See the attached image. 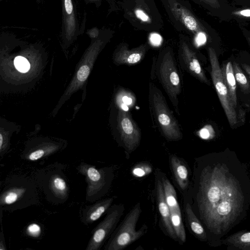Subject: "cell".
<instances>
[{
  "label": "cell",
  "instance_id": "30",
  "mask_svg": "<svg viewBox=\"0 0 250 250\" xmlns=\"http://www.w3.org/2000/svg\"><path fill=\"white\" fill-rule=\"evenodd\" d=\"M211 129V127L203 129L201 131V137L206 139L212 138L214 136V132L213 131H210Z\"/></svg>",
  "mask_w": 250,
  "mask_h": 250
},
{
  "label": "cell",
  "instance_id": "10",
  "mask_svg": "<svg viewBox=\"0 0 250 250\" xmlns=\"http://www.w3.org/2000/svg\"><path fill=\"white\" fill-rule=\"evenodd\" d=\"M123 205L110 207L104 219L93 229L86 250H98L114 230L124 213Z\"/></svg>",
  "mask_w": 250,
  "mask_h": 250
},
{
  "label": "cell",
  "instance_id": "17",
  "mask_svg": "<svg viewBox=\"0 0 250 250\" xmlns=\"http://www.w3.org/2000/svg\"><path fill=\"white\" fill-rule=\"evenodd\" d=\"M157 199L163 225L169 236L177 240L178 238L171 224L170 210L166 201L163 184L160 180H158L157 184Z\"/></svg>",
  "mask_w": 250,
  "mask_h": 250
},
{
  "label": "cell",
  "instance_id": "7",
  "mask_svg": "<svg viewBox=\"0 0 250 250\" xmlns=\"http://www.w3.org/2000/svg\"><path fill=\"white\" fill-rule=\"evenodd\" d=\"M156 74L177 112L181 83L172 49L168 46L160 53L156 63Z\"/></svg>",
  "mask_w": 250,
  "mask_h": 250
},
{
  "label": "cell",
  "instance_id": "29",
  "mask_svg": "<svg viewBox=\"0 0 250 250\" xmlns=\"http://www.w3.org/2000/svg\"><path fill=\"white\" fill-rule=\"evenodd\" d=\"M200 2L202 4L208 5L213 8H219L220 5L218 0H193Z\"/></svg>",
  "mask_w": 250,
  "mask_h": 250
},
{
  "label": "cell",
  "instance_id": "38",
  "mask_svg": "<svg viewBox=\"0 0 250 250\" xmlns=\"http://www.w3.org/2000/svg\"></svg>",
  "mask_w": 250,
  "mask_h": 250
},
{
  "label": "cell",
  "instance_id": "2",
  "mask_svg": "<svg viewBox=\"0 0 250 250\" xmlns=\"http://www.w3.org/2000/svg\"><path fill=\"white\" fill-rule=\"evenodd\" d=\"M174 27L182 34L191 36L199 44L206 42L207 30L184 0H160Z\"/></svg>",
  "mask_w": 250,
  "mask_h": 250
},
{
  "label": "cell",
  "instance_id": "9",
  "mask_svg": "<svg viewBox=\"0 0 250 250\" xmlns=\"http://www.w3.org/2000/svg\"><path fill=\"white\" fill-rule=\"evenodd\" d=\"M208 53L211 66L210 75L213 85L229 125L233 126L237 123V114L235 108L231 102L228 88L224 82L216 51L212 47H209Z\"/></svg>",
  "mask_w": 250,
  "mask_h": 250
},
{
  "label": "cell",
  "instance_id": "33",
  "mask_svg": "<svg viewBox=\"0 0 250 250\" xmlns=\"http://www.w3.org/2000/svg\"><path fill=\"white\" fill-rule=\"evenodd\" d=\"M102 0H84L86 4H94L97 8H98L100 6ZM105 0L110 2V0Z\"/></svg>",
  "mask_w": 250,
  "mask_h": 250
},
{
  "label": "cell",
  "instance_id": "14",
  "mask_svg": "<svg viewBox=\"0 0 250 250\" xmlns=\"http://www.w3.org/2000/svg\"><path fill=\"white\" fill-rule=\"evenodd\" d=\"M188 36L179 35L178 54L180 62L188 72L200 81L209 84L203 69L198 60L195 52L191 49Z\"/></svg>",
  "mask_w": 250,
  "mask_h": 250
},
{
  "label": "cell",
  "instance_id": "6",
  "mask_svg": "<svg viewBox=\"0 0 250 250\" xmlns=\"http://www.w3.org/2000/svg\"><path fill=\"white\" fill-rule=\"evenodd\" d=\"M150 106L154 119L163 134L167 139L175 141L182 138L180 126L160 90L149 83Z\"/></svg>",
  "mask_w": 250,
  "mask_h": 250
},
{
  "label": "cell",
  "instance_id": "34",
  "mask_svg": "<svg viewBox=\"0 0 250 250\" xmlns=\"http://www.w3.org/2000/svg\"><path fill=\"white\" fill-rule=\"evenodd\" d=\"M161 37L159 36V35H158L155 33H153L152 35H151L150 37V41L153 44H158V42H159L161 39H159V38H161Z\"/></svg>",
  "mask_w": 250,
  "mask_h": 250
},
{
  "label": "cell",
  "instance_id": "27",
  "mask_svg": "<svg viewBox=\"0 0 250 250\" xmlns=\"http://www.w3.org/2000/svg\"><path fill=\"white\" fill-rule=\"evenodd\" d=\"M14 62L16 69L21 72H26L30 69L29 62L23 57L20 56L16 57Z\"/></svg>",
  "mask_w": 250,
  "mask_h": 250
},
{
  "label": "cell",
  "instance_id": "5",
  "mask_svg": "<svg viewBox=\"0 0 250 250\" xmlns=\"http://www.w3.org/2000/svg\"><path fill=\"white\" fill-rule=\"evenodd\" d=\"M124 16L134 27L146 31H156L163 21L154 0H124Z\"/></svg>",
  "mask_w": 250,
  "mask_h": 250
},
{
  "label": "cell",
  "instance_id": "13",
  "mask_svg": "<svg viewBox=\"0 0 250 250\" xmlns=\"http://www.w3.org/2000/svg\"><path fill=\"white\" fill-rule=\"evenodd\" d=\"M117 128L126 149L129 152L139 145L141 134L136 123L126 110L119 109L117 117Z\"/></svg>",
  "mask_w": 250,
  "mask_h": 250
},
{
  "label": "cell",
  "instance_id": "22",
  "mask_svg": "<svg viewBox=\"0 0 250 250\" xmlns=\"http://www.w3.org/2000/svg\"><path fill=\"white\" fill-rule=\"evenodd\" d=\"M186 213L190 228L195 236L202 241L208 242L206 230L201 222L196 216L189 204L186 207Z\"/></svg>",
  "mask_w": 250,
  "mask_h": 250
},
{
  "label": "cell",
  "instance_id": "28",
  "mask_svg": "<svg viewBox=\"0 0 250 250\" xmlns=\"http://www.w3.org/2000/svg\"><path fill=\"white\" fill-rule=\"evenodd\" d=\"M26 234L33 238H38L41 234V226L35 223L29 224L26 229Z\"/></svg>",
  "mask_w": 250,
  "mask_h": 250
},
{
  "label": "cell",
  "instance_id": "19",
  "mask_svg": "<svg viewBox=\"0 0 250 250\" xmlns=\"http://www.w3.org/2000/svg\"><path fill=\"white\" fill-rule=\"evenodd\" d=\"M221 245L227 246V250H250V230H242L223 238Z\"/></svg>",
  "mask_w": 250,
  "mask_h": 250
},
{
  "label": "cell",
  "instance_id": "20",
  "mask_svg": "<svg viewBox=\"0 0 250 250\" xmlns=\"http://www.w3.org/2000/svg\"><path fill=\"white\" fill-rule=\"evenodd\" d=\"M221 69L231 102L233 106L236 108L237 106L236 82L232 62H228L221 68Z\"/></svg>",
  "mask_w": 250,
  "mask_h": 250
},
{
  "label": "cell",
  "instance_id": "23",
  "mask_svg": "<svg viewBox=\"0 0 250 250\" xmlns=\"http://www.w3.org/2000/svg\"><path fill=\"white\" fill-rule=\"evenodd\" d=\"M59 148V145L53 143L43 145L24 154L23 159L30 161H37L56 152Z\"/></svg>",
  "mask_w": 250,
  "mask_h": 250
},
{
  "label": "cell",
  "instance_id": "8",
  "mask_svg": "<svg viewBox=\"0 0 250 250\" xmlns=\"http://www.w3.org/2000/svg\"><path fill=\"white\" fill-rule=\"evenodd\" d=\"M142 212L140 203H137L126 214L119 228L108 241L104 249L121 250L141 237L146 231L144 225L139 230L136 229V224Z\"/></svg>",
  "mask_w": 250,
  "mask_h": 250
},
{
  "label": "cell",
  "instance_id": "1",
  "mask_svg": "<svg viewBox=\"0 0 250 250\" xmlns=\"http://www.w3.org/2000/svg\"><path fill=\"white\" fill-rule=\"evenodd\" d=\"M196 200L211 247L250 215V175L234 153L210 154L199 163Z\"/></svg>",
  "mask_w": 250,
  "mask_h": 250
},
{
  "label": "cell",
  "instance_id": "16",
  "mask_svg": "<svg viewBox=\"0 0 250 250\" xmlns=\"http://www.w3.org/2000/svg\"><path fill=\"white\" fill-rule=\"evenodd\" d=\"M149 49L147 42L130 49L126 43L118 45L113 54L114 62L117 65H133L140 62Z\"/></svg>",
  "mask_w": 250,
  "mask_h": 250
},
{
  "label": "cell",
  "instance_id": "18",
  "mask_svg": "<svg viewBox=\"0 0 250 250\" xmlns=\"http://www.w3.org/2000/svg\"><path fill=\"white\" fill-rule=\"evenodd\" d=\"M113 197L107 198L85 207L82 211V222L85 225L93 223L98 220L110 208Z\"/></svg>",
  "mask_w": 250,
  "mask_h": 250
},
{
  "label": "cell",
  "instance_id": "3",
  "mask_svg": "<svg viewBox=\"0 0 250 250\" xmlns=\"http://www.w3.org/2000/svg\"><path fill=\"white\" fill-rule=\"evenodd\" d=\"M112 33V32L109 30H101L99 36L91 40L89 46L78 64L72 81L53 110V116L56 115L64 102L85 83L98 55L111 38Z\"/></svg>",
  "mask_w": 250,
  "mask_h": 250
},
{
  "label": "cell",
  "instance_id": "15",
  "mask_svg": "<svg viewBox=\"0 0 250 250\" xmlns=\"http://www.w3.org/2000/svg\"><path fill=\"white\" fill-rule=\"evenodd\" d=\"M43 178L42 188L47 195H52L54 200L65 201L68 197V188L62 173L58 170H49Z\"/></svg>",
  "mask_w": 250,
  "mask_h": 250
},
{
  "label": "cell",
  "instance_id": "24",
  "mask_svg": "<svg viewBox=\"0 0 250 250\" xmlns=\"http://www.w3.org/2000/svg\"><path fill=\"white\" fill-rule=\"evenodd\" d=\"M162 184L166 201L169 208L170 212L181 213L176 191L173 186L167 178H164L163 179Z\"/></svg>",
  "mask_w": 250,
  "mask_h": 250
},
{
  "label": "cell",
  "instance_id": "32",
  "mask_svg": "<svg viewBox=\"0 0 250 250\" xmlns=\"http://www.w3.org/2000/svg\"><path fill=\"white\" fill-rule=\"evenodd\" d=\"M101 30L99 29L97 27H93L90 29H88L86 33L91 39L96 38L100 34Z\"/></svg>",
  "mask_w": 250,
  "mask_h": 250
},
{
  "label": "cell",
  "instance_id": "31",
  "mask_svg": "<svg viewBox=\"0 0 250 250\" xmlns=\"http://www.w3.org/2000/svg\"><path fill=\"white\" fill-rule=\"evenodd\" d=\"M232 14L236 16L249 18L250 17V8L233 11Z\"/></svg>",
  "mask_w": 250,
  "mask_h": 250
},
{
  "label": "cell",
  "instance_id": "4",
  "mask_svg": "<svg viewBox=\"0 0 250 250\" xmlns=\"http://www.w3.org/2000/svg\"><path fill=\"white\" fill-rule=\"evenodd\" d=\"M35 184L21 176L9 179L0 197L1 209H17L35 204L37 199Z\"/></svg>",
  "mask_w": 250,
  "mask_h": 250
},
{
  "label": "cell",
  "instance_id": "36",
  "mask_svg": "<svg viewBox=\"0 0 250 250\" xmlns=\"http://www.w3.org/2000/svg\"><path fill=\"white\" fill-rule=\"evenodd\" d=\"M44 0H36L37 3H40L42 2Z\"/></svg>",
  "mask_w": 250,
  "mask_h": 250
},
{
  "label": "cell",
  "instance_id": "11",
  "mask_svg": "<svg viewBox=\"0 0 250 250\" xmlns=\"http://www.w3.org/2000/svg\"><path fill=\"white\" fill-rule=\"evenodd\" d=\"M61 37L63 47L67 48L82 33L74 0H61Z\"/></svg>",
  "mask_w": 250,
  "mask_h": 250
},
{
  "label": "cell",
  "instance_id": "35",
  "mask_svg": "<svg viewBox=\"0 0 250 250\" xmlns=\"http://www.w3.org/2000/svg\"><path fill=\"white\" fill-rule=\"evenodd\" d=\"M242 66L250 79V65L242 63Z\"/></svg>",
  "mask_w": 250,
  "mask_h": 250
},
{
  "label": "cell",
  "instance_id": "21",
  "mask_svg": "<svg viewBox=\"0 0 250 250\" xmlns=\"http://www.w3.org/2000/svg\"><path fill=\"white\" fill-rule=\"evenodd\" d=\"M171 168L176 182L182 189L186 188L188 183V172L185 165L177 157H170Z\"/></svg>",
  "mask_w": 250,
  "mask_h": 250
},
{
  "label": "cell",
  "instance_id": "25",
  "mask_svg": "<svg viewBox=\"0 0 250 250\" xmlns=\"http://www.w3.org/2000/svg\"><path fill=\"white\" fill-rule=\"evenodd\" d=\"M170 212L171 224L178 239L181 242L184 243L186 240V235L182 222L181 213Z\"/></svg>",
  "mask_w": 250,
  "mask_h": 250
},
{
  "label": "cell",
  "instance_id": "12",
  "mask_svg": "<svg viewBox=\"0 0 250 250\" xmlns=\"http://www.w3.org/2000/svg\"><path fill=\"white\" fill-rule=\"evenodd\" d=\"M77 169L85 177L87 184L86 200L91 202L96 201L102 195L106 185L104 169H97L91 165L82 163Z\"/></svg>",
  "mask_w": 250,
  "mask_h": 250
},
{
  "label": "cell",
  "instance_id": "26",
  "mask_svg": "<svg viewBox=\"0 0 250 250\" xmlns=\"http://www.w3.org/2000/svg\"><path fill=\"white\" fill-rule=\"evenodd\" d=\"M232 66L236 83L243 90L246 92L249 91L250 87L249 82L239 65L235 62H233Z\"/></svg>",
  "mask_w": 250,
  "mask_h": 250
},
{
  "label": "cell",
  "instance_id": "37",
  "mask_svg": "<svg viewBox=\"0 0 250 250\" xmlns=\"http://www.w3.org/2000/svg\"><path fill=\"white\" fill-rule=\"evenodd\" d=\"M247 40H248V43H249V45H250V37H248V38H247Z\"/></svg>",
  "mask_w": 250,
  "mask_h": 250
}]
</instances>
